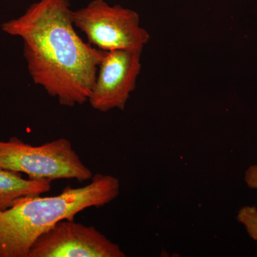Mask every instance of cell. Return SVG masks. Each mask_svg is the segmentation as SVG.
I'll list each match as a JSON object with an SVG mask.
<instances>
[{
	"mask_svg": "<svg viewBox=\"0 0 257 257\" xmlns=\"http://www.w3.org/2000/svg\"><path fill=\"white\" fill-rule=\"evenodd\" d=\"M1 28L23 40L32 81L61 105L73 107L89 100L106 51L79 36L68 0H40Z\"/></svg>",
	"mask_w": 257,
	"mask_h": 257,
	"instance_id": "6da1fadb",
	"label": "cell"
},
{
	"mask_svg": "<svg viewBox=\"0 0 257 257\" xmlns=\"http://www.w3.org/2000/svg\"><path fill=\"white\" fill-rule=\"evenodd\" d=\"M119 179L97 174L84 187L67 186L52 197L27 196L0 210V257H28L40 235L62 220H74L87 208H99L119 196Z\"/></svg>",
	"mask_w": 257,
	"mask_h": 257,
	"instance_id": "7a4b0ae2",
	"label": "cell"
},
{
	"mask_svg": "<svg viewBox=\"0 0 257 257\" xmlns=\"http://www.w3.org/2000/svg\"><path fill=\"white\" fill-rule=\"evenodd\" d=\"M0 169L26 174L33 179H76L82 183L93 177L69 140L64 138L39 146L17 137L0 140Z\"/></svg>",
	"mask_w": 257,
	"mask_h": 257,
	"instance_id": "3957f363",
	"label": "cell"
},
{
	"mask_svg": "<svg viewBox=\"0 0 257 257\" xmlns=\"http://www.w3.org/2000/svg\"><path fill=\"white\" fill-rule=\"evenodd\" d=\"M72 20L89 44L106 52H143L150 40V33L140 25L137 12L109 5L104 0H92L84 8L72 11Z\"/></svg>",
	"mask_w": 257,
	"mask_h": 257,
	"instance_id": "277c9868",
	"label": "cell"
},
{
	"mask_svg": "<svg viewBox=\"0 0 257 257\" xmlns=\"http://www.w3.org/2000/svg\"><path fill=\"white\" fill-rule=\"evenodd\" d=\"M119 245L93 226L62 220L32 245L28 257H126Z\"/></svg>",
	"mask_w": 257,
	"mask_h": 257,
	"instance_id": "5b68a950",
	"label": "cell"
},
{
	"mask_svg": "<svg viewBox=\"0 0 257 257\" xmlns=\"http://www.w3.org/2000/svg\"><path fill=\"white\" fill-rule=\"evenodd\" d=\"M142 53L121 50L105 52L88 100L93 109L101 112L124 110L130 94L136 89Z\"/></svg>",
	"mask_w": 257,
	"mask_h": 257,
	"instance_id": "8992f818",
	"label": "cell"
},
{
	"mask_svg": "<svg viewBox=\"0 0 257 257\" xmlns=\"http://www.w3.org/2000/svg\"><path fill=\"white\" fill-rule=\"evenodd\" d=\"M52 182L50 179H24L20 172L0 169V210L11 207L19 198L50 192Z\"/></svg>",
	"mask_w": 257,
	"mask_h": 257,
	"instance_id": "52a82bcc",
	"label": "cell"
},
{
	"mask_svg": "<svg viewBox=\"0 0 257 257\" xmlns=\"http://www.w3.org/2000/svg\"><path fill=\"white\" fill-rule=\"evenodd\" d=\"M236 220L243 225L248 236L257 241V208L246 206L238 211Z\"/></svg>",
	"mask_w": 257,
	"mask_h": 257,
	"instance_id": "ba28073f",
	"label": "cell"
},
{
	"mask_svg": "<svg viewBox=\"0 0 257 257\" xmlns=\"http://www.w3.org/2000/svg\"><path fill=\"white\" fill-rule=\"evenodd\" d=\"M244 181L250 189L257 190V165H251L245 172Z\"/></svg>",
	"mask_w": 257,
	"mask_h": 257,
	"instance_id": "9c48e42d",
	"label": "cell"
}]
</instances>
